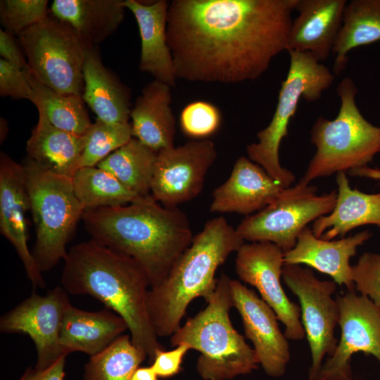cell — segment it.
<instances>
[{
	"label": "cell",
	"mask_w": 380,
	"mask_h": 380,
	"mask_svg": "<svg viewBox=\"0 0 380 380\" xmlns=\"http://www.w3.org/2000/svg\"><path fill=\"white\" fill-rule=\"evenodd\" d=\"M297 0H172L166 36L177 80H255L286 50Z\"/></svg>",
	"instance_id": "1"
},
{
	"label": "cell",
	"mask_w": 380,
	"mask_h": 380,
	"mask_svg": "<svg viewBox=\"0 0 380 380\" xmlns=\"http://www.w3.org/2000/svg\"><path fill=\"white\" fill-rule=\"evenodd\" d=\"M82 220L91 239L135 260L150 288L166 278L194 238L186 215L177 207L161 206L151 195L84 210Z\"/></svg>",
	"instance_id": "2"
},
{
	"label": "cell",
	"mask_w": 380,
	"mask_h": 380,
	"mask_svg": "<svg viewBox=\"0 0 380 380\" xmlns=\"http://www.w3.org/2000/svg\"><path fill=\"white\" fill-rule=\"evenodd\" d=\"M62 287L72 295L87 294L100 300L126 322L132 343L153 360L159 343L148 312V278L131 257L91 239L67 253Z\"/></svg>",
	"instance_id": "3"
},
{
	"label": "cell",
	"mask_w": 380,
	"mask_h": 380,
	"mask_svg": "<svg viewBox=\"0 0 380 380\" xmlns=\"http://www.w3.org/2000/svg\"><path fill=\"white\" fill-rule=\"evenodd\" d=\"M243 243L236 229L223 217L205 222L166 278L148 290V312L158 337L171 336L176 331L194 299L210 300L217 283V270Z\"/></svg>",
	"instance_id": "4"
},
{
	"label": "cell",
	"mask_w": 380,
	"mask_h": 380,
	"mask_svg": "<svg viewBox=\"0 0 380 380\" xmlns=\"http://www.w3.org/2000/svg\"><path fill=\"white\" fill-rule=\"evenodd\" d=\"M231 279L222 273L207 306L170 336L172 346L186 344L200 353L196 363L204 380H228L258 367L253 349L233 327Z\"/></svg>",
	"instance_id": "5"
},
{
	"label": "cell",
	"mask_w": 380,
	"mask_h": 380,
	"mask_svg": "<svg viewBox=\"0 0 380 380\" xmlns=\"http://www.w3.org/2000/svg\"><path fill=\"white\" fill-rule=\"evenodd\" d=\"M341 106L335 119L319 116L310 131L316 152L303 177V184L319 177L367 166L380 152V127L371 124L355 102L357 89L351 78L344 77L336 88Z\"/></svg>",
	"instance_id": "6"
},
{
	"label": "cell",
	"mask_w": 380,
	"mask_h": 380,
	"mask_svg": "<svg viewBox=\"0 0 380 380\" xmlns=\"http://www.w3.org/2000/svg\"><path fill=\"white\" fill-rule=\"evenodd\" d=\"M23 166L35 227L32 254L39 270L46 272L66 257V245L84 210L72 178L46 170L27 157Z\"/></svg>",
	"instance_id": "7"
},
{
	"label": "cell",
	"mask_w": 380,
	"mask_h": 380,
	"mask_svg": "<svg viewBox=\"0 0 380 380\" xmlns=\"http://www.w3.org/2000/svg\"><path fill=\"white\" fill-rule=\"evenodd\" d=\"M289 53V69L281 83L273 117L265 128L258 132V142L246 146L248 158L286 189L291 187L296 179L291 171L281 167L279 157L281 141L288 135L289 123L300 99L310 102L318 100L335 80L329 69L310 53Z\"/></svg>",
	"instance_id": "8"
},
{
	"label": "cell",
	"mask_w": 380,
	"mask_h": 380,
	"mask_svg": "<svg viewBox=\"0 0 380 380\" xmlns=\"http://www.w3.org/2000/svg\"><path fill=\"white\" fill-rule=\"evenodd\" d=\"M17 39L40 83L61 94L82 96L84 63L93 44L51 13Z\"/></svg>",
	"instance_id": "9"
},
{
	"label": "cell",
	"mask_w": 380,
	"mask_h": 380,
	"mask_svg": "<svg viewBox=\"0 0 380 380\" xmlns=\"http://www.w3.org/2000/svg\"><path fill=\"white\" fill-rule=\"evenodd\" d=\"M317 192L316 186L299 182L260 211L246 216L236 231L244 241L272 242L286 253L295 246L310 222L333 210L336 190L321 195Z\"/></svg>",
	"instance_id": "10"
},
{
	"label": "cell",
	"mask_w": 380,
	"mask_h": 380,
	"mask_svg": "<svg viewBox=\"0 0 380 380\" xmlns=\"http://www.w3.org/2000/svg\"><path fill=\"white\" fill-rule=\"evenodd\" d=\"M282 278L300 302L301 323L310 346L312 365L309 379L316 380L326 355L331 356L337 346L334 330L339 320V309L332 295L334 281H322L309 267L284 265Z\"/></svg>",
	"instance_id": "11"
},
{
	"label": "cell",
	"mask_w": 380,
	"mask_h": 380,
	"mask_svg": "<svg viewBox=\"0 0 380 380\" xmlns=\"http://www.w3.org/2000/svg\"><path fill=\"white\" fill-rule=\"evenodd\" d=\"M284 257V251L272 242L244 243L236 251L235 271L242 281L258 289L274 310L285 327L286 338L298 341L305 332L300 320V306L289 299L281 284Z\"/></svg>",
	"instance_id": "12"
},
{
	"label": "cell",
	"mask_w": 380,
	"mask_h": 380,
	"mask_svg": "<svg viewBox=\"0 0 380 380\" xmlns=\"http://www.w3.org/2000/svg\"><path fill=\"white\" fill-rule=\"evenodd\" d=\"M217 157L209 139L192 140L158 152L151 196L172 208L191 201L202 191L205 175Z\"/></svg>",
	"instance_id": "13"
},
{
	"label": "cell",
	"mask_w": 380,
	"mask_h": 380,
	"mask_svg": "<svg viewBox=\"0 0 380 380\" xmlns=\"http://www.w3.org/2000/svg\"><path fill=\"white\" fill-rule=\"evenodd\" d=\"M336 299L341 338L334 353L322 364L316 380H353L350 360L357 352L372 355L380 363V308L355 291Z\"/></svg>",
	"instance_id": "14"
},
{
	"label": "cell",
	"mask_w": 380,
	"mask_h": 380,
	"mask_svg": "<svg viewBox=\"0 0 380 380\" xmlns=\"http://www.w3.org/2000/svg\"><path fill=\"white\" fill-rule=\"evenodd\" d=\"M70 305L68 292L61 286H56L45 296L33 292L1 317L0 331L28 335L37 350L34 368L44 369L62 355H67L60 344V331Z\"/></svg>",
	"instance_id": "15"
},
{
	"label": "cell",
	"mask_w": 380,
	"mask_h": 380,
	"mask_svg": "<svg viewBox=\"0 0 380 380\" xmlns=\"http://www.w3.org/2000/svg\"><path fill=\"white\" fill-rule=\"evenodd\" d=\"M230 290L233 307L241 315L246 337L253 344L258 364L268 376H281L290 360V351L275 312L239 281L231 279Z\"/></svg>",
	"instance_id": "16"
},
{
	"label": "cell",
	"mask_w": 380,
	"mask_h": 380,
	"mask_svg": "<svg viewBox=\"0 0 380 380\" xmlns=\"http://www.w3.org/2000/svg\"><path fill=\"white\" fill-rule=\"evenodd\" d=\"M30 210L25 171L8 154L0 153V232L13 245L34 288L44 281L27 246L26 213Z\"/></svg>",
	"instance_id": "17"
},
{
	"label": "cell",
	"mask_w": 380,
	"mask_h": 380,
	"mask_svg": "<svg viewBox=\"0 0 380 380\" xmlns=\"http://www.w3.org/2000/svg\"><path fill=\"white\" fill-rule=\"evenodd\" d=\"M285 189L260 165L241 156L236 160L227 181L213 192L210 210L248 216L267 207Z\"/></svg>",
	"instance_id": "18"
},
{
	"label": "cell",
	"mask_w": 380,
	"mask_h": 380,
	"mask_svg": "<svg viewBox=\"0 0 380 380\" xmlns=\"http://www.w3.org/2000/svg\"><path fill=\"white\" fill-rule=\"evenodd\" d=\"M346 0H297L286 50L309 53L319 62L333 52L343 23Z\"/></svg>",
	"instance_id": "19"
},
{
	"label": "cell",
	"mask_w": 380,
	"mask_h": 380,
	"mask_svg": "<svg viewBox=\"0 0 380 380\" xmlns=\"http://www.w3.org/2000/svg\"><path fill=\"white\" fill-rule=\"evenodd\" d=\"M372 234L368 230L338 240L316 237L306 227L298 237L295 246L284 253V265H305L330 276L339 286L354 291L350 258Z\"/></svg>",
	"instance_id": "20"
},
{
	"label": "cell",
	"mask_w": 380,
	"mask_h": 380,
	"mask_svg": "<svg viewBox=\"0 0 380 380\" xmlns=\"http://www.w3.org/2000/svg\"><path fill=\"white\" fill-rule=\"evenodd\" d=\"M170 1L146 4L124 0V6L135 17L141 37L139 70L171 87L177 80L170 49L167 43V17Z\"/></svg>",
	"instance_id": "21"
},
{
	"label": "cell",
	"mask_w": 380,
	"mask_h": 380,
	"mask_svg": "<svg viewBox=\"0 0 380 380\" xmlns=\"http://www.w3.org/2000/svg\"><path fill=\"white\" fill-rule=\"evenodd\" d=\"M171 100V87L153 80L132 107V137L156 152L175 146L176 121Z\"/></svg>",
	"instance_id": "22"
},
{
	"label": "cell",
	"mask_w": 380,
	"mask_h": 380,
	"mask_svg": "<svg viewBox=\"0 0 380 380\" xmlns=\"http://www.w3.org/2000/svg\"><path fill=\"white\" fill-rule=\"evenodd\" d=\"M83 75L82 98L97 119L108 123H129L132 110L130 89L104 66L95 45L87 53Z\"/></svg>",
	"instance_id": "23"
},
{
	"label": "cell",
	"mask_w": 380,
	"mask_h": 380,
	"mask_svg": "<svg viewBox=\"0 0 380 380\" xmlns=\"http://www.w3.org/2000/svg\"><path fill=\"white\" fill-rule=\"evenodd\" d=\"M128 329L125 320L108 308L88 312L70 305L60 331V344L65 355L80 351L93 356L108 347Z\"/></svg>",
	"instance_id": "24"
},
{
	"label": "cell",
	"mask_w": 380,
	"mask_h": 380,
	"mask_svg": "<svg viewBox=\"0 0 380 380\" xmlns=\"http://www.w3.org/2000/svg\"><path fill=\"white\" fill-rule=\"evenodd\" d=\"M337 196L331 212L313 222L314 235L324 240L345 236L362 225L380 228V193L366 194L352 189L346 172L336 174Z\"/></svg>",
	"instance_id": "25"
},
{
	"label": "cell",
	"mask_w": 380,
	"mask_h": 380,
	"mask_svg": "<svg viewBox=\"0 0 380 380\" xmlns=\"http://www.w3.org/2000/svg\"><path fill=\"white\" fill-rule=\"evenodd\" d=\"M38 113L37 123L27 141V157L46 170L72 178L80 169L86 134L58 129Z\"/></svg>",
	"instance_id": "26"
},
{
	"label": "cell",
	"mask_w": 380,
	"mask_h": 380,
	"mask_svg": "<svg viewBox=\"0 0 380 380\" xmlns=\"http://www.w3.org/2000/svg\"><path fill=\"white\" fill-rule=\"evenodd\" d=\"M124 0H55L50 13L94 45L112 35L125 18Z\"/></svg>",
	"instance_id": "27"
},
{
	"label": "cell",
	"mask_w": 380,
	"mask_h": 380,
	"mask_svg": "<svg viewBox=\"0 0 380 380\" xmlns=\"http://www.w3.org/2000/svg\"><path fill=\"white\" fill-rule=\"evenodd\" d=\"M380 42V0H351L345 7L342 26L333 49V72L346 68L353 49Z\"/></svg>",
	"instance_id": "28"
},
{
	"label": "cell",
	"mask_w": 380,
	"mask_h": 380,
	"mask_svg": "<svg viewBox=\"0 0 380 380\" xmlns=\"http://www.w3.org/2000/svg\"><path fill=\"white\" fill-rule=\"evenodd\" d=\"M158 152L134 137L113 152L98 167L114 175L139 196L150 195Z\"/></svg>",
	"instance_id": "29"
},
{
	"label": "cell",
	"mask_w": 380,
	"mask_h": 380,
	"mask_svg": "<svg viewBox=\"0 0 380 380\" xmlns=\"http://www.w3.org/2000/svg\"><path fill=\"white\" fill-rule=\"evenodd\" d=\"M32 89L30 101L54 127L77 134H86L92 125L82 96L63 94L40 83L25 68Z\"/></svg>",
	"instance_id": "30"
},
{
	"label": "cell",
	"mask_w": 380,
	"mask_h": 380,
	"mask_svg": "<svg viewBox=\"0 0 380 380\" xmlns=\"http://www.w3.org/2000/svg\"><path fill=\"white\" fill-rule=\"evenodd\" d=\"M72 180L75 194L84 210L125 205L140 197L98 166L80 168Z\"/></svg>",
	"instance_id": "31"
},
{
	"label": "cell",
	"mask_w": 380,
	"mask_h": 380,
	"mask_svg": "<svg viewBox=\"0 0 380 380\" xmlns=\"http://www.w3.org/2000/svg\"><path fill=\"white\" fill-rule=\"evenodd\" d=\"M146 356L132 343L131 336L120 335L104 350L90 357L84 366V379L130 380Z\"/></svg>",
	"instance_id": "32"
},
{
	"label": "cell",
	"mask_w": 380,
	"mask_h": 380,
	"mask_svg": "<svg viewBox=\"0 0 380 380\" xmlns=\"http://www.w3.org/2000/svg\"><path fill=\"white\" fill-rule=\"evenodd\" d=\"M87 141L80 168L94 167L132 137L131 124L108 123L96 119L86 134Z\"/></svg>",
	"instance_id": "33"
},
{
	"label": "cell",
	"mask_w": 380,
	"mask_h": 380,
	"mask_svg": "<svg viewBox=\"0 0 380 380\" xmlns=\"http://www.w3.org/2000/svg\"><path fill=\"white\" fill-rule=\"evenodd\" d=\"M47 0H1L0 19L4 30L18 37L49 14Z\"/></svg>",
	"instance_id": "34"
},
{
	"label": "cell",
	"mask_w": 380,
	"mask_h": 380,
	"mask_svg": "<svg viewBox=\"0 0 380 380\" xmlns=\"http://www.w3.org/2000/svg\"><path fill=\"white\" fill-rule=\"evenodd\" d=\"M222 122L219 108L207 101H196L182 110L179 125L182 132L194 139H203L215 133Z\"/></svg>",
	"instance_id": "35"
},
{
	"label": "cell",
	"mask_w": 380,
	"mask_h": 380,
	"mask_svg": "<svg viewBox=\"0 0 380 380\" xmlns=\"http://www.w3.org/2000/svg\"><path fill=\"white\" fill-rule=\"evenodd\" d=\"M352 271L356 289L380 308V254L362 253Z\"/></svg>",
	"instance_id": "36"
},
{
	"label": "cell",
	"mask_w": 380,
	"mask_h": 380,
	"mask_svg": "<svg viewBox=\"0 0 380 380\" xmlns=\"http://www.w3.org/2000/svg\"><path fill=\"white\" fill-rule=\"evenodd\" d=\"M32 89L25 69H19L0 59V95L14 99L30 100Z\"/></svg>",
	"instance_id": "37"
},
{
	"label": "cell",
	"mask_w": 380,
	"mask_h": 380,
	"mask_svg": "<svg viewBox=\"0 0 380 380\" xmlns=\"http://www.w3.org/2000/svg\"><path fill=\"white\" fill-rule=\"evenodd\" d=\"M189 350L186 344H180L171 350L158 349L155 352L151 367L158 377H172L180 372L184 357Z\"/></svg>",
	"instance_id": "38"
},
{
	"label": "cell",
	"mask_w": 380,
	"mask_h": 380,
	"mask_svg": "<svg viewBox=\"0 0 380 380\" xmlns=\"http://www.w3.org/2000/svg\"><path fill=\"white\" fill-rule=\"evenodd\" d=\"M0 55L12 65L23 70L27 66L25 55L15 37L4 30H0Z\"/></svg>",
	"instance_id": "39"
},
{
	"label": "cell",
	"mask_w": 380,
	"mask_h": 380,
	"mask_svg": "<svg viewBox=\"0 0 380 380\" xmlns=\"http://www.w3.org/2000/svg\"><path fill=\"white\" fill-rule=\"evenodd\" d=\"M67 355H62L53 365L44 369L27 368L19 380H64Z\"/></svg>",
	"instance_id": "40"
},
{
	"label": "cell",
	"mask_w": 380,
	"mask_h": 380,
	"mask_svg": "<svg viewBox=\"0 0 380 380\" xmlns=\"http://www.w3.org/2000/svg\"><path fill=\"white\" fill-rule=\"evenodd\" d=\"M348 175L351 177H360L378 180L380 185V170L378 168L365 166L350 170L348 172Z\"/></svg>",
	"instance_id": "41"
},
{
	"label": "cell",
	"mask_w": 380,
	"mask_h": 380,
	"mask_svg": "<svg viewBox=\"0 0 380 380\" xmlns=\"http://www.w3.org/2000/svg\"><path fill=\"white\" fill-rule=\"evenodd\" d=\"M158 376L151 367H138L133 373L130 380H158Z\"/></svg>",
	"instance_id": "42"
},
{
	"label": "cell",
	"mask_w": 380,
	"mask_h": 380,
	"mask_svg": "<svg viewBox=\"0 0 380 380\" xmlns=\"http://www.w3.org/2000/svg\"><path fill=\"white\" fill-rule=\"evenodd\" d=\"M0 139L1 144L2 141H4V139L6 138V136L8 133V124L7 121L3 118H1L0 120Z\"/></svg>",
	"instance_id": "43"
}]
</instances>
